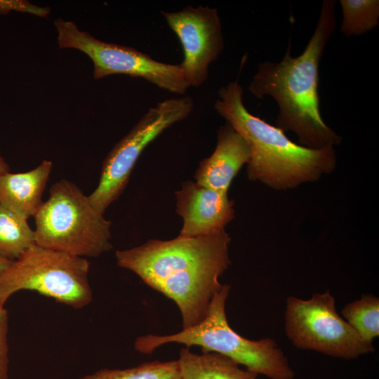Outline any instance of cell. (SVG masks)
<instances>
[{
    "mask_svg": "<svg viewBox=\"0 0 379 379\" xmlns=\"http://www.w3.org/2000/svg\"><path fill=\"white\" fill-rule=\"evenodd\" d=\"M230 237L225 229L197 237L151 239L116 252L117 265L137 274L179 308L183 328L201 322L214 295L222 288L220 276L230 264Z\"/></svg>",
    "mask_w": 379,
    "mask_h": 379,
    "instance_id": "cell-1",
    "label": "cell"
},
{
    "mask_svg": "<svg viewBox=\"0 0 379 379\" xmlns=\"http://www.w3.org/2000/svg\"><path fill=\"white\" fill-rule=\"evenodd\" d=\"M335 5L334 0L323 1L315 29L300 55L291 56L289 43L280 62L258 65L248 86L257 98L270 96L277 102V127L295 133L299 145L313 149L334 147L342 141L324 121L318 94L319 62L335 28Z\"/></svg>",
    "mask_w": 379,
    "mask_h": 379,
    "instance_id": "cell-2",
    "label": "cell"
},
{
    "mask_svg": "<svg viewBox=\"0 0 379 379\" xmlns=\"http://www.w3.org/2000/svg\"><path fill=\"white\" fill-rule=\"evenodd\" d=\"M243 93L237 80L230 81L220 88L214 107L248 146L250 180L283 190L333 171L337 162L333 147L313 149L293 142L282 130L249 112Z\"/></svg>",
    "mask_w": 379,
    "mask_h": 379,
    "instance_id": "cell-3",
    "label": "cell"
},
{
    "mask_svg": "<svg viewBox=\"0 0 379 379\" xmlns=\"http://www.w3.org/2000/svg\"><path fill=\"white\" fill-rule=\"evenodd\" d=\"M230 289V285H223L213 298L206 317L199 324L172 335L139 336L134 343L135 349L142 354H152L159 346L170 343L183 344L187 348L197 345L203 352L227 356L257 375L270 379H293L295 373L274 340H251L230 327L225 313Z\"/></svg>",
    "mask_w": 379,
    "mask_h": 379,
    "instance_id": "cell-4",
    "label": "cell"
},
{
    "mask_svg": "<svg viewBox=\"0 0 379 379\" xmlns=\"http://www.w3.org/2000/svg\"><path fill=\"white\" fill-rule=\"evenodd\" d=\"M74 183L62 179L34 215L35 243L44 248L85 258L98 257L112 248L111 222Z\"/></svg>",
    "mask_w": 379,
    "mask_h": 379,
    "instance_id": "cell-5",
    "label": "cell"
},
{
    "mask_svg": "<svg viewBox=\"0 0 379 379\" xmlns=\"http://www.w3.org/2000/svg\"><path fill=\"white\" fill-rule=\"evenodd\" d=\"M86 258L32 244L0 271V304L22 290L36 291L74 309L93 300Z\"/></svg>",
    "mask_w": 379,
    "mask_h": 379,
    "instance_id": "cell-6",
    "label": "cell"
},
{
    "mask_svg": "<svg viewBox=\"0 0 379 379\" xmlns=\"http://www.w3.org/2000/svg\"><path fill=\"white\" fill-rule=\"evenodd\" d=\"M60 48H72L88 55L93 63V77L112 74L141 77L164 90L184 94L190 87L180 65L159 62L133 47L107 43L80 29L72 20H54Z\"/></svg>",
    "mask_w": 379,
    "mask_h": 379,
    "instance_id": "cell-7",
    "label": "cell"
},
{
    "mask_svg": "<svg viewBox=\"0 0 379 379\" xmlns=\"http://www.w3.org/2000/svg\"><path fill=\"white\" fill-rule=\"evenodd\" d=\"M191 97L173 98L159 102L141 117L105 157L97 187L88 196L104 214L125 190L140 155L166 128L186 119L193 109Z\"/></svg>",
    "mask_w": 379,
    "mask_h": 379,
    "instance_id": "cell-8",
    "label": "cell"
},
{
    "mask_svg": "<svg viewBox=\"0 0 379 379\" xmlns=\"http://www.w3.org/2000/svg\"><path fill=\"white\" fill-rule=\"evenodd\" d=\"M285 331L296 347L334 357L357 359L374 351L372 343L362 339L337 313L328 291L307 300L288 298Z\"/></svg>",
    "mask_w": 379,
    "mask_h": 379,
    "instance_id": "cell-9",
    "label": "cell"
},
{
    "mask_svg": "<svg viewBox=\"0 0 379 379\" xmlns=\"http://www.w3.org/2000/svg\"><path fill=\"white\" fill-rule=\"evenodd\" d=\"M183 50L182 67L189 86L198 87L208 78L209 65L224 48L218 10L209 6H187L177 12L161 11Z\"/></svg>",
    "mask_w": 379,
    "mask_h": 379,
    "instance_id": "cell-10",
    "label": "cell"
},
{
    "mask_svg": "<svg viewBox=\"0 0 379 379\" xmlns=\"http://www.w3.org/2000/svg\"><path fill=\"white\" fill-rule=\"evenodd\" d=\"M175 194L176 211L183 219L179 236L208 235L225 229L234 218V201L229 199L227 193L187 181Z\"/></svg>",
    "mask_w": 379,
    "mask_h": 379,
    "instance_id": "cell-11",
    "label": "cell"
},
{
    "mask_svg": "<svg viewBox=\"0 0 379 379\" xmlns=\"http://www.w3.org/2000/svg\"><path fill=\"white\" fill-rule=\"evenodd\" d=\"M250 159V150L244 138L226 123L218 132L213 154L199 162L194 178L204 187L227 193L232 180Z\"/></svg>",
    "mask_w": 379,
    "mask_h": 379,
    "instance_id": "cell-12",
    "label": "cell"
},
{
    "mask_svg": "<svg viewBox=\"0 0 379 379\" xmlns=\"http://www.w3.org/2000/svg\"><path fill=\"white\" fill-rule=\"evenodd\" d=\"M52 167L51 161L43 160L26 172L1 173L0 204L26 220L34 217L44 202Z\"/></svg>",
    "mask_w": 379,
    "mask_h": 379,
    "instance_id": "cell-13",
    "label": "cell"
},
{
    "mask_svg": "<svg viewBox=\"0 0 379 379\" xmlns=\"http://www.w3.org/2000/svg\"><path fill=\"white\" fill-rule=\"evenodd\" d=\"M177 360L181 379H258L256 373L239 368L231 358L214 352L198 354L185 347Z\"/></svg>",
    "mask_w": 379,
    "mask_h": 379,
    "instance_id": "cell-14",
    "label": "cell"
},
{
    "mask_svg": "<svg viewBox=\"0 0 379 379\" xmlns=\"http://www.w3.org/2000/svg\"><path fill=\"white\" fill-rule=\"evenodd\" d=\"M34 244L27 220L0 204V258L13 262Z\"/></svg>",
    "mask_w": 379,
    "mask_h": 379,
    "instance_id": "cell-15",
    "label": "cell"
},
{
    "mask_svg": "<svg viewBox=\"0 0 379 379\" xmlns=\"http://www.w3.org/2000/svg\"><path fill=\"white\" fill-rule=\"evenodd\" d=\"M340 32L347 37L359 36L379 25L378 0H340Z\"/></svg>",
    "mask_w": 379,
    "mask_h": 379,
    "instance_id": "cell-16",
    "label": "cell"
},
{
    "mask_svg": "<svg viewBox=\"0 0 379 379\" xmlns=\"http://www.w3.org/2000/svg\"><path fill=\"white\" fill-rule=\"evenodd\" d=\"M341 313L365 341L372 343L379 335V299L372 295L347 303Z\"/></svg>",
    "mask_w": 379,
    "mask_h": 379,
    "instance_id": "cell-17",
    "label": "cell"
},
{
    "mask_svg": "<svg viewBox=\"0 0 379 379\" xmlns=\"http://www.w3.org/2000/svg\"><path fill=\"white\" fill-rule=\"evenodd\" d=\"M81 379H181L178 360L154 361L126 369L98 370Z\"/></svg>",
    "mask_w": 379,
    "mask_h": 379,
    "instance_id": "cell-18",
    "label": "cell"
},
{
    "mask_svg": "<svg viewBox=\"0 0 379 379\" xmlns=\"http://www.w3.org/2000/svg\"><path fill=\"white\" fill-rule=\"evenodd\" d=\"M8 314L4 305L0 304V379L8 377Z\"/></svg>",
    "mask_w": 379,
    "mask_h": 379,
    "instance_id": "cell-19",
    "label": "cell"
},
{
    "mask_svg": "<svg viewBox=\"0 0 379 379\" xmlns=\"http://www.w3.org/2000/svg\"><path fill=\"white\" fill-rule=\"evenodd\" d=\"M11 11L26 13L38 17L46 18L49 14V8L39 6L25 0H0V14Z\"/></svg>",
    "mask_w": 379,
    "mask_h": 379,
    "instance_id": "cell-20",
    "label": "cell"
},
{
    "mask_svg": "<svg viewBox=\"0 0 379 379\" xmlns=\"http://www.w3.org/2000/svg\"><path fill=\"white\" fill-rule=\"evenodd\" d=\"M10 171V166L0 152V173Z\"/></svg>",
    "mask_w": 379,
    "mask_h": 379,
    "instance_id": "cell-21",
    "label": "cell"
},
{
    "mask_svg": "<svg viewBox=\"0 0 379 379\" xmlns=\"http://www.w3.org/2000/svg\"><path fill=\"white\" fill-rule=\"evenodd\" d=\"M11 262L0 258V271L7 267Z\"/></svg>",
    "mask_w": 379,
    "mask_h": 379,
    "instance_id": "cell-22",
    "label": "cell"
}]
</instances>
